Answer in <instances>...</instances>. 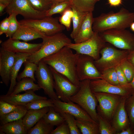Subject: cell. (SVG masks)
I'll return each instance as SVG.
<instances>
[{
    "label": "cell",
    "instance_id": "20",
    "mask_svg": "<svg viewBox=\"0 0 134 134\" xmlns=\"http://www.w3.org/2000/svg\"><path fill=\"white\" fill-rule=\"evenodd\" d=\"M46 36L33 27L21 25L11 38L27 42L38 38L42 39Z\"/></svg>",
    "mask_w": 134,
    "mask_h": 134
},
{
    "label": "cell",
    "instance_id": "23",
    "mask_svg": "<svg viewBox=\"0 0 134 134\" xmlns=\"http://www.w3.org/2000/svg\"><path fill=\"white\" fill-rule=\"evenodd\" d=\"M31 55L26 53H16L15 60L11 72L10 86L6 94L10 95L13 92L17 82L18 72L22 65Z\"/></svg>",
    "mask_w": 134,
    "mask_h": 134
},
{
    "label": "cell",
    "instance_id": "19",
    "mask_svg": "<svg viewBox=\"0 0 134 134\" xmlns=\"http://www.w3.org/2000/svg\"><path fill=\"white\" fill-rule=\"evenodd\" d=\"M94 18L92 12H88L86 14L78 33L73 39L75 43L84 42L93 36L94 33L92 28Z\"/></svg>",
    "mask_w": 134,
    "mask_h": 134
},
{
    "label": "cell",
    "instance_id": "30",
    "mask_svg": "<svg viewBox=\"0 0 134 134\" xmlns=\"http://www.w3.org/2000/svg\"><path fill=\"white\" fill-rule=\"evenodd\" d=\"M24 68L23 70L18 75L17 78L18 81L25 77H29L33 79L35 82L36 79L34 73L37 69L38 65L31 62L28 60L23 63Z\"/></svg>",
    "mask_w": 134,
    "mask_h": 134
},
{
    "label": "cell",
    "instance_id": "22",
    "mask_svg": "<svg viewBox=\"0 0 134 134\" xmlns=\"http://www.w3.org/2000/svg\"><path fill=\"white\" fill-rule=\"evenodd\" d=\"M49 107L39 109H29L22 119L25 129L28 131L33 127L47 113Z\"/></svg>",
    "mask_w": 134,
    "mask_h": 134
},
{
    "label": "cell",
    "instance_id": "43",
    "mask_svg": "<svg viewBox=\"0 0 134 134\" xmlns=\"http://www.w3.org/2000/svg\"><path fill=\"white\" fill-rule=\"evenodd\" d=\"M115 68L119 85L122 86L131 87L124 73L119 65L116 67Z\"/></svg>",
    "mask_w": 134,
    "mask_h": 134
},
{
    "label": "cell",
    "instance_id": "51",
    "mask_svg": "<svg viewBox=\"0 0 134 134\" xmlns=\"http://www.w3.org/2000/svg\"><path fill=\"white\" fill-rule=\"evenodd\" d=\"M12 0H0V3L5 4L7 6L11 3Z\"/></svg>",
    "mask_w": 134,
    "mask_h": 134
},
{
    "label": "cell",
    "instance_id": "47",
    "mask_svg": "<svg viewBox=\"0 0 134 134\" xmlns=\"http://www.w3.org/2000/svg\"><path fill=\"white\" fill-rule=\"evenodd\" d=\"M108 3L112 6H117L122 3V0H108Z\"/></svg>",
    "mask_w": 134,
    "mask_h": 134
},
{
    "label": "cell",
    "instance_id": "50",
    "mask_svg": "<svg viewBox=\"0 0 134 134\" xmlns=\"http://www.w3.org/2000/svg\"><path fill=\"white\" fill-rule=\"evenodd\" d=\"M132 133V131L130 129L128 128L126 130H123L122 131L118 133V134H131Z\"/></svg>",
    "mask_w": 134,
    "mask_h": 134
},
{
    "label": "cell",
    "instance_id": "42",
    "mask_svg": "<svg viewBox=\"0 0 134 134\" xmlns=\"http://www.w3.org/2000/svg\"><path fill=\"white\" fill-rule=\"evenodd\" d=\"M26 108L24 106L15 105L0 100V116Z\"/></svg>",
    "mask_w": 134,
    "mask_h": 134
},
{
    "label": "cell",
    "instance_id": "52",
    "mask_svg": "<svg viewBox=\"0 0 134 134\" xmlns=\"http://www.w3.org/2000/svg\"><path fill=\"white\" fill-rule=\"evenodd\" d=\"M52 4L59 3L61 2H62L66 1H70L71 0H52Z\"/></svg>",
    "mask_w": 134,
    "mask_h": 134
},
{
    "label": "cell",
    "instance_id": "48",
    "mask_svg": "<svg viewBox=\"0 0 134 134\" xmlns=\"http://www.w3.org/2000/svg\"><path fill=\"white\" fill-rule=\"evenodd\" d=\"M127 59L134 66V50L129 51Z\"/></svg>",
    "mask_w": 134,
    "mask_h": 134
},
{
    "label": "cell",
    "instance_id": "25",
    "mask_svg": "<svg viewBox=\"0 0 134 134\" xmlns=\"http://www.w3.org/2000/svg\"><path fill=\"white\" fill-rule=\"evenodd\" d=\"M0 131L6 134H27L28 132L23 124L22 119L0 126Z\"/></svg>",
    "mask_w": 134,
    "mask_h": 134
},
{
    "label": "cell",
    "instance_id": "37",
    "mask_svg": "<svg viewBox=\"0 0 134 134\" xmlns=\"http://www.w3.org/2000/svg\"><path fill=\"white\" fill-rule=\"evenodd\" d=\"M119 66L124 73L128 83L130 82L134 76V66L127 59L123 60Z\"/></svg>",
    "mask_w": 134,
    "mask_h": 134
},
{
    "label": "cell",
    "instance_id": "12",
    "mask_svg": "<svg viewBox=\"0 0 134 134\" xmlns=\"http://www.w3.org/2000/svg\"><path fill=\"white\" fill-rule=\"evenodd\" d=\"M5 9L6 12L8 14L15 11L22 15L24 19H41L46 17L45 12L35 10L28 0H12Z\"/></svg>",
    "mask_w": 134,
    "mask_h": 134
},
{
    "label": "cell",
    "instance_id": "54",
    "mask_svg": "<svg viewBox=\"0 0 134 134\" xmlns=\"http://www.w3.org/2000/svg\"><path fill=\"white\" fill-rule=\"evenodd\" d=\"M130 27L131 30L134 32V21L131 24Z\"/></svg>",
    "mask_w": 134,
    "mask_h": 134
},
{
    "label": "cell",
    "instance_id": "6",
    "mask_svg": "<svg viewBox=\"0 0 134 134\" xmlns=\"http://www.w3.org/2000/svg\"><path fill=\"white\" fill-rule=\"evenodd\" d=\"M129 53V51L127 50L105 46L100 51L101 57L95 60L94 63L100 72L104 69L119 65L122 61L127 58Z\"/></svg>",
    "mask_w": 134,
    "mask_h": 134
},
{
    "label": "cell",
    "instance_id": "17",
    "mask_svg": "<svg viewBox=\"0 0 134 134\" xmlns=\"http://www.w3.org/2000/svg\"><path fill=\"white\" fill-rule=\"evenodd\" d=\"M16 53L0 49V76L2 82L7 86L10 80V74L15 59Z\"/></svg>",
    "mask_w": 134,
    "mask_h": 134
},
{
    "label": "cell",
    "instance_id": "32",
    "mask_svg": "<svg viewBox=\"0 0 134 134\" xmlns=\"http://www.w3.org/2000/svg\"><path fill=\"white\" fill-rule=\"evenodd\" d=\"M28 110L26 108L0 116V126L23 119Z\"/></svg>",
    "mask_w": 134,
    "mask_h": 134
},
{
    "label": "cell",
    "instance_id": "2",
    "mask_svg": "<svg viewBox=\"0 0 134 134\" xmlns=\"http://www.w3.org/2000/svg\"><path fill=\"white\" fill-rule=\"evenodd\" d=\"M134 21V13L122 8L117 12L102 13L94 18L92 28L98 33L109 29H126Z\"/></svg>",
    "mask_w": 134,
    "mask_h": 134
},
{
    "label": "cell",
    "instance_id": "46",
    "mask_svg": "<svg viewBox=\"0 0 134 134\" xmlns=\"http://www.w3.org/2000/svg\"><path fill=\"white\" fill-rule=\"evenodd\" d=\"M9 18L6 17L0 23V35L3 34H6L9 28Z\"/></svg>",
    "mask_w": 134,
    "mask_h": 134
},
{
    "label": "cell",
    "instance_id": "38",
    "mask_svg": "<svg viewBox=\"0 0 134 134\" xmlns=\"http://www.w3.org/2000/svg\"><path fill=\"white\" fill-rule=\"evenodd\" d=\"M98 119L99 133L101 134H113L115 133L116 130L105 119L102 118L100 114L98 113Z\"/></svg>",
    "mask_w": 134,
    "mask_h": 134
},
{
    "label": "cell",
    "instance_id": "44",
    "mask_svg": "<svg viewBox=\"0 0 134 134\" xmlns=\"http://www.w3.org/2000/svg\"><path fill=\"white\" fill-rule=\"evenodd\" d=\"M51 134H70V132L68 126L65 121L54 129Z\"/></svg>",
    "mask_w": 134,
    "mask_h": 134
},
{
    "label": "cell",
    "instance_id": "21",
    "mask_svg": "<svg viewBox=\"0 0 134 134\" xmlns=\"http://www.w3.org/2000/svg\"><path fill=\"white\" fill-rule=\"evenodd\" d=\"M126 98H122L113 115V124L116 130H122L128 122L127 114L125 108Z\"/></svg>",
    "mask_w": 134,
    "mask_h": 134
},
{
    "label": "cell",
    "instance_id": "7",
    "mask_svg": "<svg viewBox=\"0 0 134 134\" xmlns=\"http://www.w3.org/2000/svg\"><path fill=\"white\" fill-rule=\"evenodd\" d=\"M21 25L33 27L46 36L62 32L66 28L59 23L58 17L46 16L41 19H24L19 21Z\"/></svg>",
    "mask_w": 134,
    "mask_h": 134
},
{
    "label": "cell",
    "instance_id": "15",
    "mask_svg": "<svg viewBox=\"0 0 134 134\" xmlns=\"http://www.w3.org/2000/svg\"><path fill=\"white\" fill-rule=\"evenodd\" d=\"M42 45V42L29 43L11 38H9L1 43V47L6 51L15 53H26L31 55L38 50Z\"/></svg>",
    "mask_w": 134,
    "mask_h": 134
},
{
    "label": "cell",
    "instance_id": "29",
    "mask_svg": "<svg viewBox=\"0 0 134 134\" xmlns=\"http://www.w3.org/2000/svg\"><path fill=\"white\" fill-rule=\"evenodd\" d=\"M54 127L46 122L42 118L28 131L27 134H51Z\"/></svg>",
    "mask_w": 134,
    "mask_h": 134
},
{
    "label": "cell",
    "instance_id": "4",
    "mask_svg": "<svg viewBox=\"0 0 134 134\" xmlns=\"http://www.w3.org/2000/svg\"><path fill=\"white\" fill-rule=\"evenodd\" d=\"M90 81L87 79L80 81L78 91L71 97L70 100L80 106L98 124V113L96 110L98 101L91 89Z\"/></svg>",
    "mask_w": 134,
    "mask_h": 134
},
{
    "label": "cell",
    "instance_id": "33",
    "mask_svg": "<svg viewBox=\"0 0 134 134\" xmlns=\"http://www.w3.org/2000/svg\"><path fill=\"white\" fill-rule=\"evenodd\" d=\"M71 6L70 1L53 3L50 8L45 12L46 16H51L56 14H59L61 15L66 10L71 8Z\"/></svg>",
    "mask_w": 134,
    "mask_h": 134
},
{
    "label": "cell",
    "instance_id": "11",
    "mask_svg": "<svg viewBox=\"0 0 134 134\" xmlns=\"http://www.w3.org/2000/svg\"><path fill=\"white\" fill-rule=\"evenodd\" d=\"M94 60L92 57L85 55L79 54L76 65V72L80 81L102 79L101 74L96 67Z\"/></svg>",
    "mask_w": 134,
    "mask_h": 134
},
{
    "label": "cell",
    "instance_id": "3",
    "mask_svg": "<svg viewBox=\"0 0 134 134\" xmlns=\"http://www.w3.org/2000/svg\"><path fill=\"white\" fill-rule=\"evenodd\" d=\"M42 45L40 48L30 56L27 60L38 64L44 58L56 52L64 47L71 43V40L62 32L42 39Z\"/></svg>",
    "mask_w": 134,
    "mask_h": 134
},
{
    "label": "cell",
    "instance_id": "27",
    "mask_svg": "<svg viewBox=\"0 0 134 134\" xmlns=\"http://www.w3.org/2000/svg\"><path fill=\"white\" fill-rule=\"evenodd\" d=\"M76 125L82 134L99 133L98 124L89 121L76 119Z\"/></svg>",
    "mask_w": 134,
    "mask_h": 134
},
{
    "label": "cell",
    "instance_id": "1",
    "mask_svg": "<svg viewBox=\"0 0 134 134\" xmlns=\"http://www.w3.org/2000/svg\"><path fill=\"white\" fill-rule=\"evenodd\" d=\"M71 49L67 46H65L42 60L74 84L79 87L80 81L76 72V63L79 54L74 53Z\"/></svg>",
    "mask_w": 134,
    "mask_h": 134
},
{
    "label": "cell",
    "instance_id": "41",
    "mask_svg": "<svg viewBox=\"0 0 134 134\" xmlns=\"http://www.w3.org/2000/svg\"><path fill=\"white\" fill-rule=\"evenodd\" d=\"M73 15V11L71 8L66 10L60 16L58 17L60 23L64 26L68 31L70 29Z\"/></svg>",
    "mask_w": 134,
    "mask_h": 134
},
{
    "label": "cell",
    "instance_id": "49",
    "mask_svg": "<svg viewBox=\"0 0 134 134\" xmlns=\"http://www.w3.org/2000/svg\"><path fill=\"white\" fill-rule=\"evenodd\" d=\"M7 6L6 5L0 3V16L3 14L4 10L6 9Z\"/></svg>",
    "mask_w": 134,
    "mask_h": 134
},
{
    "label": "cell",
    "instance_id": "31",
    "mask_svg": "<svg viewBox=\"0 0 134 134\" xmlns=\"http://www.w3.org/2000/svg\"><path fill=\"white\" fill-rule=\"evenodd\" d=\"M71 8L73 12L72 19L73 29L70 35L71 38L73 39L81 26L85 15L88 13L81 12L72 6Z\"/></svg>",
    "mask_w": 134,
    "mask_h": 134
},
{
    "label": "cell",
    "instance_id": "40",
    "mask_svg": "<svg viewBox=\"0 0 134 134\" xmlns=\"http://www.w3.org/2000/svg\"><path fill=\"white\" fill-rule=\"evenodd\" d=\"M64 118L69 129L70 134H80L81 133L77 127L76 119L73 116L67 113H60Z\"/></svg>",
    "mask_w": 134,
    "mask_h": 134
},
{
    "label": "cell",
    "instance_id": "34",
    "mask_svg": "<svg viewBox=\"0 0 134 134\" xmlns=\"http://www.w3.org/2000/svg\"><path fill=\"white\" fill-rule=\"evenodd\" d=\"M52 107L54 105L52 100L41 99L36 100L28 103L25 106L28 110L39 109L47 107Z\"/></svg>",
    "mask_w": 134,
    "mask_h": 134
},
{
    "label": "cell",
    "instance_id": "35",
    "mask_svg": "<svg viewBox=\"0 0 134 134\" xmlns=\"http://www.w3.org/2000/svg\"><path fill=\"white\" fill-rule=\"evenodd\" d=\"M9 14V28L7 32L5 34L6 37L11 38L21 25L17 20L16 17L18 14L17 12L12 11Z\"/></svg>",
    "mask_w": 134,
    "mask_h": 134
},
{
    "label": "cell",
    "instance_id": "18",
    "mask_svg": "<svg viewBox=\"0 0 134 134\" xmlns=\"http://www.w3.org/2000/svg\"><path fill=\"white\" fill-rule=\"evenodd\" d=\"M34 92L30 90L25 91L24 93L22 94L1 95L0 96V100L12 104L25 107L28 103L34 100L47 99L46 97L36 95Z\"/></svg>",
    "mask_w": 134,
    "mask_h": 134
},
{
    "label": "cell",
    "instance_id": "28",
    "mask_svg": "<svg viewBox=\"0 0 134 134\" xmlns=\"http://www.w3.org/2000/svg\"><path fill=\"white\" fill-rule=\"evenodd\" d=\"M43 118L46 122L54 126H57L65 121L64 117L52 107H49L48 111Z\"/></svg>",
    "mask_w": 134,
    "mask_h": 134
},
{
    "label": "cell",
    "instance_id": "36",
    "mask_svg": "<svg viewBox=\"0 0 134 134\" xmlns=\"http://www.w3.org/2000/svg\"><path fill=\"white\" fill-rule=\"evenodd\" d=\"M102 79L115 85H120L115 67L104 69L100 72Z\"/></svg>",
    "mask_w": 134,
    "mask_h": 134
},
{
    "label": "cell",
    "instance_id": "13",
    "mask_svg": "<svg viewBox=\"0 0 134 134\" xmlns=\"http://www.w3.org/2000/svg\"><path fill=\"white\" fill-rule=\"evenodd\" d=\"M93 93L99 102L101 111L107 118H111L120 102L119 95L102 92Z\"/></svg>",
    "mask_w": 134,
    "mask_h": 134
},
{
    "label": "cell",
    "instance_id": "45",
    "mask_svg": "<svg viewBox=\"0 0 134 134\" xmlns=\"http://www.w3.org/2000/svg\"><path fill=\"white\" fill-rule=\"evenodd\" d=\"M128 114L131 122L134 123V94L131 97L128 104Z\"/></svg>",
    "mask_w": 134,
    "mask_h": 134
},
{
    "label": "cell",
    "instance_id": "53",
    "mask_svg": "<svg viewBox=\"0 0 134 134\" xmlns=\"http://www.w3.org/2000/svg\"><path fill=\"white\" fill-rule=\"evenodd\" d=\"M129 85L131 88L134 89V76L131 81L129 83Z\"/></svg>",
    "mask_w": 134,
    "mask_h": 134
},
{
    "label": "cell",
    "instance_id": "8",
    "mask_svg": "<svg viewBox=\"0 0 134 134\" xmlns=\"http://www.w3.org/2000/svg\"><path fill=\"white\" fill-rule=\"evenodd\" d=\"M105 42L99 33L94 32L88 40L79 43H71L67 46L78 54L89 56L96 60L100 58V51L105 46Z\"/></svg>",
    "mask_w": 134,
    "mask_h": 134
},
{
    "label": "cell",
    "instance_id": "10",
    "mask_svg": "<svg viewBox=\"0 0 134 134\" xmlns=\"http://www.w3.org/2000/svg\"><path fill=\"white\" fill-rule=\"evenodd\" d=\"M49 67L53 76L54 89L58 98L63 102L71 101V97L77 93L79 87L75 85L65 76Z\"/></svg>",
    "mask_w": 134,
    "mask_h": 134
},
{
    "label": "cell",
    "instance_id": "24",
    "mask_svg": "<svg viewBox=\"0 0 134 134\" xmlns=\"http://www.w3.org/2000/svg\"><path fill=\"white\" fill-rule=\"evenodd\" d=\"M34 81L29 77H25L18 81L14 87L13 92L10 94L14 95L19 94L22 92L32 90L34 91L41 89L38 84L34 83Z\"/></svg>",
    "mask_w": 134,
    "mask_h": 134
},
{
    "label": "cell",
    "instance_id": "16",
    "mask_svg": "<svg viewBox=\"0 0 134 134\" xmlns=\"http://www.w3.org/2000/svg\"><path fill=\"white\" fill-rule=\"evenodd\" d=\"M90 86L93 93L102 92L123 97L127 95L131 88L120 85H114L102 79L90 80Z\"/></svg>",
    "mask_w": 134,
    "mask_h": 134
},
{
    "label": "cell",
    "instance_id": "5",
    "mask_svg": "<svg viewBox=\"0 0 134 134\" xmlns=\"http://www.w3.org/2000/svg\"><path fill=\"white\" fill-rule=\"evenodd\" d=\"M105 42L122 50H134V34L125 29H111L99 33Z\"/></svg>",
    "mask_w": 134,
    "mask_h": 134
},
{
    "label": "cell",
    "instance_id": "9",
    "mask_svg": "<svg viewBox=\"0 0 134 134\" xmlns=\"http://www.w3.org/2000/svg\"><path fill=\"white\" fill-rule=\"evenodd\" d=\"M38 65L37 69L35 73L37 84L50 99L60 100L54 90V79L49 66L42 60Z\"/></svg>",
    "mask_w": 134,
    "mask_h": 134
},
{
    "label": "cell",
    "instance_id": "26",
    "mask_svg": "<svg viewBox=\"0 0 134 134\" xmlns=\"http://www.w3.org/2000/svg\"><path fill=\"white\" fill-rule=\"evenodd\" d=\"M100 0H71V6L78 11L88 13L94 11L96 3Z\"/></svg>",
    "mask_w": 134,
    "mask_h": 134
},
{
    "label": "cell",
    "instance_id": "39",
    "mask_svg": "<svg viewBox=\"0 0 134 134\" xmlns=\"http://www.w3.org/2000/svg\"><path fill=\"white\" fill-rule=\"evenodd\" d=\"M31 5L35 10L45 12L51 7L52 0H28Z\"/></svg>",
    "mask_w": 134,
    "mask_h": 134
},
{
    "label": "cell",
    "instance_id": "14",
    "mask_svg": "<svg viewBox=\"0 0 134 134\" xmlns=\"http://www.w3.org/2000/svg\"><path fill=\"white\" fill-rule=\"evenodd\" d=\"M54 105L55 110L59 113L65 112L73 116L76 118L97 123L80 106L71 101L66 102L60 100L52 99ZM98 124V123H97Z\"/></svg>",
    "mask_w": 134,
    "mask_h": 134
}]
</instances>
